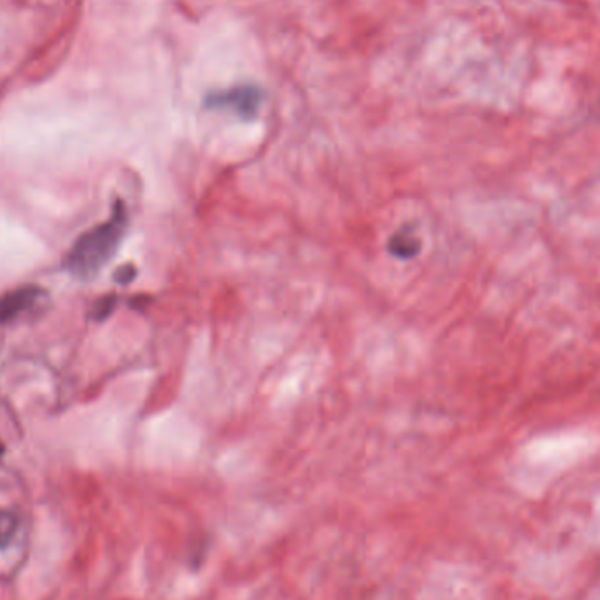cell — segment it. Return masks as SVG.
Here are the masks:
<instances>
[{
  "mask_svg": "<svg viewBox=\"0 0 600 600\" xmlns=\"http://www.w3.org/2000/svg\"><path fill=\"white\" fill-rule=\"evenodd\" d=\"M43 289L34 285L20 287L0 295V327L16 320L23 312L32 310L41 299Z\"/></svg>",
  "mask_w": 600,
  "mask_h": 600,
  "instance_id": "obj_3",
  "label": "cell"
},
{
  "mask_svg": "<svg viewBox=\"0 0 600 600\" xmlns=\"http://www.w3.org/2000/svg\"><path fill=\"white\" fill-rule=\"evenodd\" d=\"M266 89L255 83H241L228 89H213L204 97V110L230 112L239 120L253 121L266 104Z\"/></svg>",
  "mask_w": 600,
  "mask_h": 600,
  "instance_id": "obj_2",
  "label": "cell"
},
{
  "mask_svg": "<svg viewBox=\"0 0 600 600\" xmlns=\"http://www.w3.org/2000/svg\"><path fill=\"white\" fill-rule=\"evenodd\" d=\"M20 527V518L16 512L9 510H0V550L11 546L15 535Z\"/></svg>",
  "mask_w": 600,
  "mask_h": 600,
  "instance_id": "obj_5",
  "label": "cell"
},
{
  "mask_svg": "<svg viewBox=\"0 0 600 600\" xmlns=\"http://www.w3.org/2000/svg\"><path fill=\"white\" fill-rule=\"evenodd\" d=\"M420 249H422V243L411 230H400L388 243L390 255H394L399 260L415 258L420 253Z\"/></svg>",
  "mask_w": 600,
  "mask_h": 600,
  "instance_id": "obj_4",
  "label": "cell"
},
{
  "mask_svg": "<svg viewBox=\"0 0 600 600\" xmlns=\"http://www.w3.org/2000/svg\"><path fill=\"white\" fill-rule=\"evenodd\" d=\"M114 297H108V299H102V300H99L97 302V306H95V311H93V318L95 320H104V318H108L110 314H111L112 308H114Z\"/></svg>",
  "mask_w": 600,
  "mask_h": 600,
  "instance_id": "obj_6",
  "label": "cell"
},
{
  "mask_svg": "<svg viewBox=\"0 0 600 600\" xmlns=\"http://www.w3.org/2000/svg\"><path fill=\"white\" fill-rule=\"evenodd\" d=\"M2 457H4V446L0 443V460H2Z\"/></svg>",
  "mask_w": 600,
  "mask_h": 600,
  "instance_id": "obj_8",
  "label": "cell"
},
{
  "mask_svg": "<svg viewBox=\"0 0 600 600\" xmlns=\"http://www.w3.org/2000/svg\"><path fill=\"white\" fill-rule=\"evenodd\" d=\"M129 228V211L123 200H116L111 216L81 234L64 260L67 272L81 281L93 279L118 253Z\"/></svg>",
  "mask_w": 600,
  "mask_h": 600,
  "instance_id": "obj_1",
  "label": "cell"
},
{
  "mask_svg": "<svg viewBox=\"0 0 600 600\" xmlns=\"http://www.w3.org/2000/svg\"><path fill=\"white\" fill-rule=\"evenodd\" d=\"M133 278H135V268L132 266L121 267L114 276V279L121 285H129Z\"/></svg>",
  "mask_w": 600,
  "mask_h": 600,
  "instance_id": "obj_7",
  "label": "cell"
}]
</instances>
